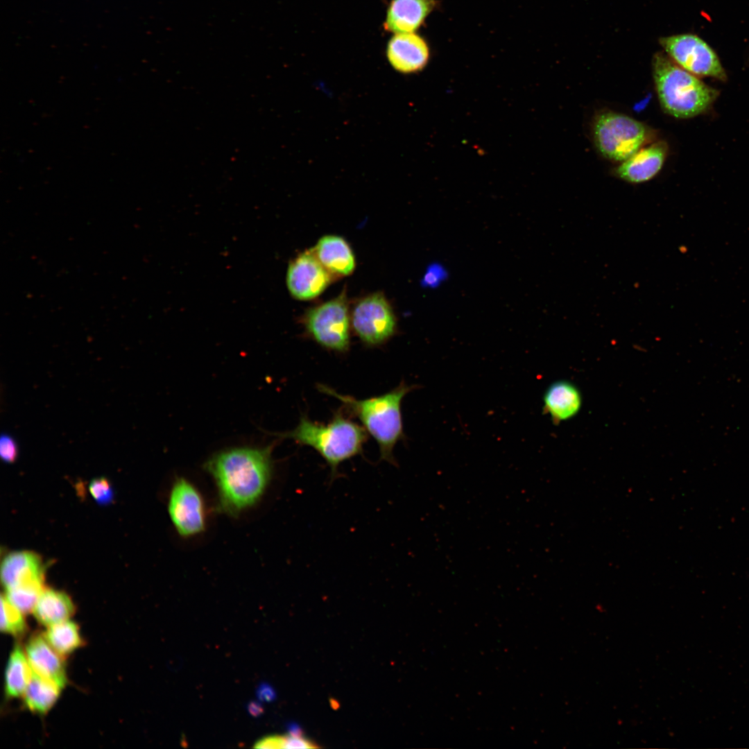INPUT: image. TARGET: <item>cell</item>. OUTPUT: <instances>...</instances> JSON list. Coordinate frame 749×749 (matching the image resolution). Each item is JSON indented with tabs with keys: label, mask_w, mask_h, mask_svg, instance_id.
<instances>
[{
	"label": "cell",
	"mask_w": 749,
	"mask_h": 749,
	"mask_svg": "<svg viewBox=\"0 0 749 749\" xmlns=\"http://www.w3.org/2000/svg\"><path fill=\"white\" fill-rule=\"evenodd\" d=\"M272 450V446L232 448L205 462L215 484L217 510L236 517L260 501L273 476Z\"/></svg>",
	"instance_id": "cell-1"
},
{
	"label": "cell",
	"mask_w": 749,
	"mask_h": 749,
	"mask_svg": "<svg viewBox=\"0 0 749 749\" xmlns=\"http://www.w3.org/2000/svg\"><path fill=\"white\" fill-rule=\"evenodd\" d=\"M317 388L321 393L339 400L346 411L361 421L366 431L378 444L381 460L395 464L393 449L397 442L404 437L402 402L417 386L402 382L386 393L362 399L343 395L323 384H318Z\"/></svg>",
	"instance_id": "cell-2"
},
{
	"label": "cell",
	"mask_w": 749,
	"mask_h": 749,
	"mask_svg": "<svg viewBox=\"0 0 749 749\" xmlns=\"http://www.w3.org/2000/svg\"><path fill=\"white\" fill-rule=\"evenodd\" d=\"M653 74L661 107L675 118H691L705 112L718 95L716 89L676 64L663 53L655 55Z\"/></svg>",
	"instance_id": "cell-3"
},
{
	"label": "cell",
	"mask_w": 749,
	"mask_h": 749,
	"mask_svg": "<svg viewBox=\"0 0 749 749\" xmlns=\"http://www.w3.org/2000/svg\"><path fill=\"white\" fill-rule=\"evenodd\" d=\"M279 436L315 449L329 467L332 479L338 476V469L342 463L362 452L368 438L364 428L340 412L327 424L302 415L294 429Z\"/></svg>",
	"instance_id": "cell-4"
},
{
	"label": "cell",
	"mask_w": 749,
	"mask_h": 749,
	"mask_svg": "<svg viewBox=\"0 0 749 749\" xmlns=\"http://www.w3.org/2000/svg\"><path fill=\"white\" fill-rule=\"evenodd\" d=\"M649 130L642 122L612 111L600 113L594 119L595 146L604 157L622 162L635 154L649 139Z\"/></svg>",
	"instance_id": "cell-5"
},
{
	"label": "cell",
	"mask_w": 749,
	"mask_h": 749,
	"mask_svg": "<svg viewBox=\"0 0 749 749\" xmlns=\"http://www.w3.org/2000/svg\"><path fill=\"white\" fill-rule=\"evenodd\" d=\"M304 322L307 333L322 347L341 353L349 350L350 320L345 293L311 309Z\"/></svg>",
	"instance_id": "cell-6"
},
{
	"label": "cell",
	"mask_w": 749,
	"mask_h": 749,
	"mask_svg": "<svg viewBox=\"0 0 749 749\" xmlns=\"http://www.w3.org/2000/svg\"><path fill=\"white\" fill-rule=\"evenodd\" d=\"M668 56L678 66L696 76L725 80V71L714 50L700 37L680 34L660 38Z\"/></svg>",
	"instance_id": "cell-7"
},
{
	"label": "cell",
	"mask_w": 749,
	"mask_h": 749,
	"mask_svg": "<svg viewBox=\"0 0 749 749\" xmlns=\"http://www.w3.org/2000/svg\"><path fill=\"white\" fill-rule=\"evenodd\" d=\"M168 513L177 533L184 538L205 531L207 511L200 490L189 481L177 478L172 483L168 499Z\"/></svg>",
	"instance_id": "cell-8"
},
{
	"label": "cell",
	"mask_w": 749,
	"mask_h": 749,
	"mask_svg": "<svg viewBox=\"0 0 749 749\" xmlns=\"http://www.w3.org/2000/svg\"><path fill=\"white\" fill-rule=\"evenodd\" d=\"M354 330L369 346L384 343L395 332L396 320L386 299L379 293L370 295L355 306L352 316Z\"/></svg>",
	"instance_id": "cell-9"
},
{
	"label": "cell",
	"mask_w": 749,
	"mask_h": 749,
	"mask_svg": "<svg viewBox=\"0 0 749 749\" xmlns=\"http://www.w3.org/2000/svg\"><path fill=\"white\" fill-rule=\"evenodd\" d=\"M332 281V273L321 264L313 250L299 255L288 268L286 284L298 300L318 296Z\"/></svg>",
	"instance_id": "cell-10"
},
{
	"label": "cell",
	"mask_w": 749,
	"mask_h": 749,
	"mask_svg": "<svg viewBox=\"0 0 749 749\" xmlns=\"http://www.w3.org/2000/svg\"><path fill=\"white\" fill-rule=\"evenodd\" d=\"M386 56L393 69L403 74L421 71L427 64L429 47L426 40L414 33L394 34L388 40Z\"/></svg>",
	"instance_id": "cell-11"
},
{
	"label": "cell",
	"mask_w": 749,
	"mask_h": 749,
	"mask_svg": "<svg viewBox=\"0 0 749 749\" xmlns=\"http://www.w3.org/2000/svg\"><path fill=\"white\" fill-rule=\"evenodd\" d=\"M668 153L665 142L659 141L643 146L617 168L616 175L630 183H642L653 178L662 169Z\"/></svg>",
	"instance_id": "cell-12"
},
{
	"label": "cell",
	"mask_w": 749,
	"mask_h": 749,
	"mask_svg": "<svg viewBox=\"0 0 749 749\" xmlns=\"http://www.w3.org/2000/svg\"><path fill=\"white\" fill-rule=\"evenodd\" d=\"M436 0H391L383 28L388 33H414L437 6Z\"/></svg>",
	"instance_id": "cell-13"
},
{
	"label": "cell",
	"mask_w": 749,
	"mask_h": 749,
	"mask_svg": "<svg viewBox=\"0 0 749 749\" xmlns=\"http://www.w3.org/2000/svg\"><path fill=\"white\" fill-rule=\"evenodd\" d=\"M25 653L32 671L62 689L67 683L62 656L48 643L44 635H35L28 641Z\"/></svg>",
	"instance_id": "cell-14"
},
{
	"label": "cell",
	"mask_w": 749,
	"mask_h": 749,
	"mask_svg": "<svg viewBox=\"0 0 749 749\" xmlns=\"http://www.w3.org/2000/svg\"><path fill=\"white\" fill-rule=\"evenodd\" d=\"M1 579L6 590L33 583H44V567L39 556L31 551H15L1 562Z\"/></svg>",
	"instance_id": "cell-15"
},
{
	"label": "cell",
	"mask_w": 749,
	"mask_h": 749,
	"mask_svg": "<svg viewBox=\"0 0 749 749\" xmlns=\"http://www.w3.org/2000/svg\"><path fill=\"white\" fill-rule=\"evenodd\" d=\"M582 404L578 389L567 381L553 383L544 395V413L551 416L554 424L576 415Z\"/></svg>",
	"instance_id": "cell-16"
},
{
	"label": "cell",
	"mask_w": 749,
	"mask_h": 749,
	"mask_svg": "<svg viewBox=\"0 0 749 749\" xmlns=\"http://www.w3.org/2000/svg\"><path fill=\"white\" fill-rule=\"evenodd\" d=\"M313 251L332 274L347 275L354 269L352 251L345 239L340 236L327 235L322 237Z\"/></svg>",
	"instance_id": "cell-17"
},
{
	"label": "cell",
	"mask_w": 749,
	"mask_h": 749,
	"mask_svg": "<svg viewBox=\"0 0 749 749\" xmlns=\"http://www.w3.org/2000/svg\"><path fill=\"white\" fill-rule=\"evenodd\" d=\"M74 610V605L67 594L52 589H44L33 612L40 623L49 627L69 620Z\"/></svg>",
	"instance_id": "cell-18"
},
{
	"label": "cell",
	"mask_w": 749,
	"mask_h": 749,
	"mask_svg": "<svg viewBox=\"0 0 749 749\" xmlns=\"http://www.w3.org/2000/svg\"><path fill=\"white\" fill-rule=\"evenodd\" d=\"M62 688L33 671L31 680L23 694L24 702L28 710L44 714L55 705Z\"/></svg>",
	"instance_id": "cell-19"
},
{
	"label": "cell",
	"mask_w": 749,
	"mask_h": 749,
	"mask_svg": "<svg viewBox=\"0 0 749 749\" xmlns=\"http://www.w3.org/2000/svg\"><path fill=\"white\" fill-rule=\"evenodd\" d=\"M33 674L25 651L16 645L7 663L5 675V693L10 698L23 696Z\"/></svg>",
	"instance_id": "cell-20"
},
{
	"label": "cell",
	"mask_w": 749,
	"mask_h": 749,
	"mask_svg": "<svg viewBox=\"0 0 749 749\" xmlns=\"http://www.w3.org/2000/svg\"><path fill=\"white\" fill-rule=\"evenodd\" d=\"M44 637L62 657L71 654L83 644L78 625L69 620L49 626Z\"/></svg>",
	"instance_id": "cell-21"
},
{
	"label": "cell",
	"mask_w": 749,
	"mask_h": 749,
	"mask_svg": "<svg viewBox=\"0 0 749 749\" xmlns=\"http://www.w3.org/2000/svg\"><path fill=\"white\" fill-rule=\"evenodd\" d=\"M44 589V583L23 585L6 590L5 596L12 605L26 614L33 610Z\"/></svg>",
	"instance_id": "cell-22"
},
{
	"label": "cell",
	"mask_w": 749,
	"mask_h": 749,
	"mask_svg": "<svg viewBox=\"0 0 749 749\" xmlns=\"http://www.w3.org/2000/svg\"><path fill=\"white\" fill-rule=\"evenodd\" d=\"M1 630L15 637L22 635L26 630L24 613L3 595L1 598Z\"/></svg>",
	"instance_id": "cell-23"
},
{
	"label": "cell",
	"mask_w": 749,
	"mask_h": 749,
	"mask_svg": "<svg viewBox=\"0 0 749 749\" xmlns=\"http://www.w3.org/2000/svg\"><path fill=\"white\" fill-rule=\"evenodd\" d=\"M89 490L92 497L99 504H108L113 499V490L106 478L100 477L93 479L89 483Z\"/></svg>",
	"instance_id": "cell-24"
},
{
	"label": "cell",
	"mask_w": 749,
	"mask_h": 749,
	"mask_svg": "<svg viewBox=\"0 0 749 749\" xmlns=\"http://www.w3.org/2000/svg\"><path fill=\"white\" fill-rule=\"evenodd\" d=\"M0 455L1 459L8 463L15 462L18 456V446L16 440L10 435L3 433L0 438Z\"/></svg>",
	"instance_id": "cell-25"
},
{
	"label": "cell",
	"mask_w": 749,
	"mask_h": 749,
	"mask_svg": "<svg viewBox=\"0 0 749 749\" xmlns=\"http://www.w3.org/2000/svg\"><path fill=\"white\" fill-rule=\"evenodd\" d=\"M315 747L316 746L302 736L289 734L282 737V748H311Z\"/></svg>",
	"instance_id": "cell-26"
},
{
	"label": "cell",
	"mask_w": 749,
	"mask_h": 749,
	"mask_svg": "<svg viewBox=\"0 0 749 749\" xmlns=\"http://www.w3.org/2000/svg\"><path fill=\"white\" fill-rule=\"evenodd\" d=\"M257 748H282V737L270 736L259 740L255 745Z\"/></svg>",
	"instance_id": "cell-27"
},
{
	"label": "cell",
	"mask_w": 749,
	"mask_h": 749,
	"mask_svg": "<svg viewBox=\"0 0 749 749\" xmlns=\"http://www.w3.org/2000/svg\"><path fill=\"white\" fill-rule=\"evenodd\" d=\"M257 694L259 698L264 700H271L275 696L273 689L267 685H261L258 689Z\"/></svg>",
	"instance_id": "cell-28"
},
{
	"label": "cell",
	"mask_w": 749,
	"mask_h": 749,
	"mask_svg": "<svg viewBox=\"0 0 749 749\" xmlns=\"http://www.w3.org/2000/svg\"><path fill=\"white\" fill-rule=\"evenodd\" d=\"M248 710L250 713L254 716H257L262 712L261 705L257 703H251L248 705Z\"/></svg>",
	"instance_id": "cell-29"
},
{
	"label": "cell",
	"mask_w": 749,
	"mask_h": 749,
	"mask_svg": "<svg viewBox=\"0 0 749 749\" xmlns=\"http://www.w3.org/2000/svg\"><path fill=\"white\" fill-rule=\"evenodd\" d=\"M289 734L294 736H302V732L299 726L293 724L289 726Z\"/></svg>",
	"instance_id": "cell-30"
}]
</instances>
